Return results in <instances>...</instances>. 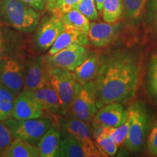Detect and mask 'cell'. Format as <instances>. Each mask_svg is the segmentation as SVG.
<instances>
[{
    "mask_svg": "<svg viewBox=\"0 0 157 157\" xmlns=\"http://www.w3.org/2000/svg\"><path fill=\"white\" fill-rule=\"evenodd\" d=\"M90 51L87 47L79 44H71L52 55L43 56L48 68H63L73 71L87 58Z\"/></svg>",
    "mask_w": 157,
    "mask_h": 157,
    "instance_id": "52a82bcc",
    "label": "cell"
},
{
    "mask_svg": "<svg viewBox=\"0 0 157 157\" xmlns=\"http://www.w3.org/2000/svg\"><path fill=\"white\" fill-rule=\"evenodd\" d=\"M97 111L93 82L83 85L78 83L66 115L90 123L93 121Z\"/></svg>",
    "mask_w": 157,
    "mask_h": 157,
    "instance_id": "8992f818",
    "label": "cell"
},
{
    "mask_svg": "<svg viewBox=\"0 0 157 157\" xmlns=\"http://www.w3.org/2000/svg\"><path fill=\"white\" fill-rule=\"evenodd\" d=\"M21 1L26 3L36 11L42 10L44 7L45 0H21Z\"/></svg>",
    "mask_w": 157,
    "mask_h": 157,
    "instance_id": "d6a6232c",
    "label": "cell"
},
{
    "mask_svg": "<svg viewBox=\"0 0 157 157\" xmlns=\"http://www.w3.org/2000/svg\"><path fill=\"white\" fill-rule=\"evenodd\" d=\"M5 121L13 132L14 138L26 141L35 146L56 121L50 117L25 120L10 117Z\"/></svg>",
    "mask_w": 157,
    "mask_h": 157,
    "instance_id": "277c9868",
    "label": "cell"
},
{
    "mask_svg": "<svg viewBox=\"0 0 157 157\" xmlns=\"http://www.w3.org/2000/svg\"><path fill=\"white\" fill-rule=\"evenodd\" d=\"M44 113L34 92L23 90L15 98L12 117L17 120H25L42 117Z\"/></svg>",
    "mask_w": 157,
    "mask_h": 157,
    "instance_id": "8fae6325",
    "label": "cell"
},
{
    "mask_svg": "<svg viewBox=\"0 0 157 157\" xmlns=\"http://www.w3.org/2000/svg\"><path fill=\"white\" fill-rule=\"evenodd\" d=\"M128 117V109L122 103H113L98 109L93 121L104 127H116L124 123Z\"/></svg>",
    "mask_w": 157,
    "mask_h": 157,
    "instance_id": "5bb4252c",
    "label": "cell"
},
{
    "mask_svg": "<svg viewBox=\"0 0 157 157\" xmlns=\"http://www.w3.org/2000/svg\"><path fill=\"white\" fill-rule=\"evenodd\" d=\"M146 13L148 23L157 32V0H149Z\"/></svg>",
    "mask_w": 157,
    "mask_h": 157,
    "instance_id": "4dcf8cb0",
    "label": "cell"
},
{
    "mask_svg": "<svg viewBox=\"0 0 157 157\" xmlns=\"http://www.w3.org/2000/svg\"><path fill=\"white\" fill-rule=\"evenodd\" d=\"M49 83L48 68L45 66L43 56L29 59L25 66L23 90L34 92Z\"/></svg>",
    "mask_w": 157,
    "mask_h": 157,
    "instance_id": "9c48e42d",
    "label": "cell"
},
{
    "mask_svg": "<svg viewBox=\"0 0 157 157\" xmlns=\"http://www.w3.org/2000/svg\"><path fill=\"white\" fill-rule=\"evenodd\" d=\"M148 87L152 95L157 98V53L153 55L149 63Z\"/></svg>",
    "mask_w": 157,
    "mask_h": 157,
    "instance_id": "f546056e",
    "label": "cell"
},
{
    "mask_svg": "<svg viewBox=\"0 0 157 157\" xmlns=\"http://www.w3.org/2000/svg\"><path fill=\"white\" fill-rule=\"evenodd\" d=\"M14 140V137L10 128L7 126L5 121H0V156Z\"/></svg>",
    "mask_w": 157,
    "mask_h": 157,
    "instance_id": "f1b7e54d",
    "label": "cell"
},
{
    "mask_svg": "<svg viewBox=\"0 0 157 157\" xmlns=\"http://www.w3.org/2000/svg\"><path fill=\"white\" fill-rule=\"evenodd\" d=\"M60 156L95 157L87 148L73 137L61 135Z\"/></svg>",
    "mask_w": 157,
    "mask_h": 157,
    "instance_id": "d6986e66",
    "label": "cell"
},
{
    "mask_svg": "<svg viewBox=\"0 0 157 157\" xmlns=\"http://www.w3.org/2000/svg\"><path fill=\"white\" fill-rule=\"evenodd\" d=\"M147 148L152 156H157V118L147 137Z\"/></svg>",
    "mask_w": 157,
    "mask_h": 157,
    "instance_id": "1f68e13d",
    "label": "cell"
},
{
    "mask_svg": "<svg viewBox=\"0 0 157 157\" xmlns=\"http://www.w3.org/2000/svg\"><path fill=\"white\" fill-rule=\"evenodd\" d=\"M129 127L124 143L129 151L137 152L144 145L150 127V119L146 107L139 102L133 103L128 109Z\"/></svg>",
    "mask_w": 157,
    "mask_h": 157,
    "instance_id": "3957f363",
    "label": "cell"
},
{
    "mask_svg": "<svg viewBox=\"0 0 157 157\" xmlns=\"http://www.w3.org/2000/svg\"><path fill=\"white\" fill-rule=\"evenodd\" d=\"M60 19L64 26L71 27L87 34L90 25V20L76 9L71 10L69 12L60 16Z\"/></svg>",
    "mask_w": 157,
    "mask_h": 157,
    "instance_id": "44dd1931",
    "label": "cell"
},
{
    "mask_svg": "<svg viewBox=\"0 0 157 157\" xmlns=\"http://www.w3.org/2000/svg\"><path fill=\"white\" fill-rule=\"evenodd\" d=\"M96 6H97V9L99 12L102 13L103 10V2L104 0H95Z\"/></svg>",
    "mask_w": 157,
    "mask_h": 157,
    "instance_id": "836d02e7",
    "label": "cell"
},
{
    "mask_svg": "<svg viewBox=\"0 0 157 157\" xmlns=\"http://www.w3.org/2000/svg\"><path fill=\"white\" fill-rule=\"evenodd\" d=\"M17 95L0 83V121L12 117Z\"/></svg>",
    "mask_w": 157,
    "mask_h": 157,
    "instance_id": "603a6c76",
    "label": "cell"
},
{
    "mask_svg": "<svg viewBox=\"0 0 157 157\" xmlns=\"http://www.w3.org/2000/svg\"><path fill=\"white\" fill-rule=\"evenodd\" d=\"M122 13V0H104L102 13L105 22H117L120 19Z\"/></svg>",
    "mask_w": 157,
    "mask_h": 157,
    "instance_id": "cb8c5ba5",
    "label": "cell"
},
{
    "mask_svg": "<svg viewBox=\"0 0 157 157\" xmlns=\"http://www.w3.org/2000/svg\"><path fill=\"white\" fill-rule=\"evenodd\" d=\"M140 74V62L129 52H116L104 60L93 81L98 109L131 101L138 87Z\"/></svg>",
    "mask_w": 157,
    "mask_h": 157,
    "instance_id": "6da1fadb",
    "label": "cell"
},
{
    "mask_svg": "<svg viewBox=\"0 0 157 157\" xmlns=\"http://www.w3.org/2000/svg\"><path fill=\"white\" fill-rule=\"evenodd\" d=\"M59 126L61 130V135L73 137L82 143L93 153L95 157L102 156L97 145L92 138L93 135L89 123L76 118L68 117L67 118H60Z\"/></svg>",
    "mask_w": 157,
    "mask_h": 157,
    "instance_id": "ba28073f",
    "label": "cell"
},
{
    "mask_svg": "<svg viewBox=\"0 0 157 157\" xmlns=\"http://www.w3.org/2000/svg\"><path fill=\"white\" fill-rule=\"evenodd\" d=\"M149 0H122L123 12L130 22L135 23L142 18Z\"/></svg>",
    "mask_w": 157,
    "mask_h": 157,
    "instance_id": "7402d4cb",
    "label": "cell"
},
{
    "mask_svg": "<svg viewBox=\"0 0 157 157\" xmlns=\"http://www.w3.org/2000/svg\"><path fill=\"white\" fill-rule=\"evenodd\" d=\"M79 44L87 47L90 40L87 34L69 26H64L63 31L56 39V42L48 50V54L52 55L71 44Z\"/></svg>",
    "mask_w": 157,
    "mask_h": 157,
    "instance_id": "e0dca14e",
    "label": "cell"
},
{
    "mask_svg": "<svg viewBox=\"0 0 157 157\" xmlns=\"http://www.w3.org/2000/svg\"><path fill=\"white\" fill-rule=\"evenodd\" d=\"M129 127V119L123 123L122 124L116 127H111L109 129V135L110 138L113 140L118 147L122 146L126 140L128 134Z\"/></svg>",
    "mask_w": 157,
    "mask_h": 157,
    "instance_id": "484cf974",
    "label": "cell"
},
{
    "mask_svg": "<svg viewBox=\"0 0 157 157\" xmlns=\"http://www.w3.org/2000/svg\"><path fill=\"white\" fill-rule=\"evenodd\" d=\"M47 2H48V5H50V4H52L56 2L57 0H46Z\"/></svg>",
    "mask_w": 157,
    "mask_h": 157,
    "instance_id": "d590c367",
    "label": "cell"
},
{
    "mask_svg": "<svg viewBox=\"0 0 157 157\" xmlns=\"http://www.w3.org/2000/svg\"><path fill=\"white\" fill-rule=\"evenodd\" d=\"M39 15L21 0H0V23L28 33L38 26Z\"/></svg>",
    "mask_w": 157,
    "mask_h": 157,
    "instance_id": "7a4b0ae2",
    "label": "cell"
},
{
    "mask_svg": "<svg viewBox=\"0 0 157 157\" xmlns=\"http://www.w3.org/2000/svg\"><path fill=\"white\" fill-rule=\"evenodd\" d=\"M74 8L85 15L90 21L98 19V10L95 0H79Z\"/></svg>",
    "mask_w": 157,
    "mask_h": 157,
    "instance_id": "4316f807",
    "label": "cell"
},
{
    "mask_svg": "<svg viewBox=\"0 0 157 157\" xmlns=\"http://www.w3.org/2000/svg\"><path fill=\"white\" fill-rule=\"evenodd\" d=\"M103 62L97 52H90L87 58L72 71L76 82L82 85L93 82L101 70Z\"/></svg>",
    "mask_w": 157,
    "mask_h": 157,
    "instance_id": "9a60e30c",
    "label": "cell"
},
{
    "mask_svg": "<svg viewBox=\"0 0 157 157\" xmlns=\"http://www.w3.org/2000/svg\"><path fill=\"white\" fill-rule=\"evenodd\" d=\"M3 157H39V149L35 145L26 141L14 138L7 150L2 154Z\"/></svg>",
    "mask_w": 157,
    "mask_h": 157,
    "instance_id": "ffe728a7",
    "label": "cell"
},
{
    "mask_svg": "<svg viewBox=\"0 0 157 157\" xmlns=\"http://www.w3.org/2000/svg\"><path fill=\"white\" fill-rule=\"evenodd\" d=\"M3 50H4L3 40H2V37L1 33H0V60H1L2 58V56Z\"/></svg>",
    "mask_w": 157,
    "mask_h": 157,
    "instance_id": "e575fe53",
    "label": "cell"
},
{
    "mask_svg": "<svg viewBox=\"0 0 157 157\" xmlns=\"http://www.w3.org/2000/svg\"><path fill=\"white\" fill-rule=\"evenodd\" d=\"M50 83L58 95L60 114L66 115L75 95L78 82L74 74L63 68H48Z\"/></svg>",
    "mask_w": 157,
    "mask_h": 157,
    "instance_id": "5b68a950",
    "label": "cell"
},
{
    "mask_svg": "<svg viewBox=\"0 0 157 157\" xmlns=\"http://www.w3.org/2000/svg\"><path fill=\"white\" fill-rule=\"evenodd\" d=\"M24 70L15 59L4 57L0 60V83L17 95L23 87Z\"/></svg>",
    "mask_w": 157,
    "mask_h": 157,
    "instance_id": "30bf717a",
    "label": "cell"
},
{
    "mask_svg": "<svg viewBox=\"0 0 157 157\" xmlns=\"http://www.w3.org/2000/svg\"><path fill=\"white\" fill-rule=\"evenodd\" d=\"M110 128L111 127L108 129L106 132L99 135L95 139L96 145L101 151L102 156H113L117 154L119 148L110 138L109 135Z\"/></svg>",
    "mask_w": 157,
    "mask_h": 157,
    "instance_id": "d4e9b609",
    "label": "cell"
},
{
    "mask_svg": "<svg viewBox=\"0 0 157 157\" xmlns=\"http://www.w3.org/2000/svg\"><path fill=\"white\" fill-rule=\"evenodd\" d=\"M35 97L42 107L44 112L50 115L60 114V102L56 90L50 83L34 92Z\"/></svg>",
    "mask_w": 157,
    "mask_h": 157,
    "instance_id": "ac0fdd59",
    "label": "cell"
},
{
    "mask_svg": "<svg viewBox=\"0 0 157 157\" xmlns=\"http://www.w3.org/2000/svg\"><path fill=\"white\" fill-rule=\"evenodd\" d=\"M122 25L120 23H90L87 36L90 42L95 48H103L117 41L119 37Z\"/></svg>",
    "mask_w": 157,
    "mask_h": 157,
    "instance_id": "7c38bea8",
    "label": "cell"
},
{
    "mask_svg": "<svg viewBox=\"0 0 157 157\" xmlns=\"http://www.w3.org/2000/svg\"><path fill=\"white\" fill-rule=\"evenodd\" d=\"M78 1L79 0H57L56 2L48 5V9L52 15L60 17L74 9Z\"/></svg>",
    "mask_w": 157,
    "mask_h": 157,
    "instance_id": "83f0119b",
    "label": "cell"
},
{
    "mask_svg": "<svg viewBox=\"0 0 157 157\" xmlns=\"http://www.w3.org/2000/svg\"><path fill=\"white\" fill-rule=\"evenodd\" d=\"M60 142H61V130L57 121L52 124L48 132L43 135L37 143L41 157L60 156Z\"/></svg>",
    "mask_w": 157,
    "mask_h": 157,
    "instance_id": "2e32d148",
    "label": "cell"
},
{
    "mask_svg": "<svg viewBox=\"0 0 157 157\" xmlns=\"http://www.w3.org/2000/svg\"><path fill=\"white\" fill-rule=\"evenodd\" d=\"M63 29V23L58 15H52L44 20L37 29L34 37L35 44L39 50H48Z\"/></svg>",
    "mask_w": 157,
    "mask_h": 157,
    "instance_id": "4fadbf2b",
    "label": "cell"
}]
</instances>
